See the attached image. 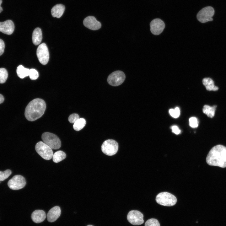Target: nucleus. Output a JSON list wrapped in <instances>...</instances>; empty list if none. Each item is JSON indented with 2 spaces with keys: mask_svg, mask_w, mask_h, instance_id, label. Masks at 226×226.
Returning a JSON list of instances; mask_svg holds the SVG:
<instances>
[{
  "mask_svg": "<svg viewBox=\"0 0 226 226\" xmlns=\"http://www.w3.org/2000/svg\"><path fill=\"white\" fill-rule=\"evenodd\" d=\"M8 77V73L6 69L3 68H0V83H4Z\"/></svg>",
  "mask_w": 226,
  "mask_h": 226,
  "instance_id": "b1692460",
  "label": "nucleus"
},
{
  "mask_svg": "<svg viewBox=\"0 0 226 226\" xmlns=\"http://www.w3.org/2000/svg\"><path fill=\"white\" fill-rule=\"evenodd\" d=\"M14 29L13 22L10 20H7L3 22H0V31L7 35L12 34Z\"/></svg>",
  "mask_w": 226,
  "mask_h": 226,
  "instance_id": "4468645a",
  "label": "nucleus"
},
{
  "mask_svg": "<svg viewBox=\"0 0 226 226\" xmlns=\"http://www.w3.org/2000/svg\"><path fill=\"white\" fill-rule=\"evenodd\" d=\"M42 31L39 28H36L32 33V39L33 44L37 45L41 42L42 39Z\"/></svg>",
  "mask_w": 226,
  "mask_h": 226,
  "instance_id": "a211bd4d",
  "label": "nucleus"
},
{
  "mask_svg": "<svg viewBox=\"0 0 226 226\" xmlns=\"http://www.w3.org/2000/svg\"><path fill=\"white\" fill-rule=\"evenodd\" d=\"M202 82L203 85L207 90L216 91L218 89V88L214 85L213 80L210 78H203Z\"/></svg>",
  "mask_w": 226,
  "mask_h": 226,
  "instance_id": "6ab92c4d",
  "label": "nucleus"
},
{
  "mask_svg": "<svg viewBox=\"0 0 226 226\" xmlns=\"http://www.w3.org/2000/svg\"><path fill=\"white\" fill-rule=\"evenodd\" d=\"M66 157V155L65 153L62 151L59 150L53 154L52 159L54 162L57 163L65 159Z\"/></svg>",
  "mask_w": 226,
  "mask_h": 226,
  "instance_id": "4be33fe9",
  "label": "nucleus"
},
{
  "mask_svg": "<svg viewBox=\"0 0 226 226\" xmlns=\"http://www.w3.org/2000/svg\"><path fill=\"white\" fill-rule=\"evenodd\" d=\"M65 10V6L62 4H57L52 8L51 12L54 17L60 18L63 14Z\"/></svg>",
  "mask_w": 226,
  "mask_h": 226,
  "instance_id": "f3484780",
  "label": "nucleus"
},
{
  "mask_svg": "<svg viewBox=\"0 0 226 226\" xmlns=\"http://www.w3.org/2000/svg\"><path fill=\"white\" fill-rule=\"evenodd\" d=\"M84 25L88 29L92 30H97L101 27L100 23L93 16H89L85 18L83 21Z\"/></svg>",
  "mask_w": 226,
  "mask_h": 226,
  "instance_id": "ddd939ff",
  "label": "nucleus"
},
{
  "mask_svg": "<svg viewBox=\"0 0 226 226\" xmlns=\"http://www.w3.org/2000/svg\"><path fill=\"white\" fill-rule=\"evenodd\" d=\"M79 118V116L78 114L73 113L69 116L68 120L70 123H74Z\"/></svg>",
  "mask_w": 226,
  "mask_h": 226,
  "instance_id": "c756f323",
  "label": "nucleus"
},
{
  "mask_svg": "<svg viewBox=\"0 0 226 226\" xmlns=\"http://www.w3.org/2000/svg\"><path fill=\"white\" fill-rule=\"evenodd\" d=\"M86 121L83 118H79L74 123L73 128L76 131L82 129L86 124Z\"/></svg>",
  "mask_w": 226,
  "mask_h": 226,
  "instance_id": "5701e85b",
  "label": "nucleus"
},
{
  "mask_svg": "<svg viewBox=\"0 0 226 226\" xmlns=\"http://www.w3.org/2000/svg\"><path fill=\"white\" fill-rule=\"evenodd\" d=\"M41 138L43 142L48 145L52 149H57L61 147V142L56 135L49 132L43 133Z\"/></svg>",
  "mask_w": 226,
  "mask_h": 226,
  "instance_id": "20e7f679",
  "label": "nucleus"
},
{
  "mask_svg": "<svg viewBox=\"0 0 226 226\" xmlns=\"http://www.w3.org/2000/svg\"><path fill=\"white\" fill-rule=\"evenodd\" d=\"M145 226H160V225L157 219L151 218L146 221Z\"/></svg>",
  "mask_w": 226,
  "mask_h": 226,
  "instance_id": "a878e982",
  "label": "nucleus"
},
{
  "mask_svg": "<svg viewBox=\"0 0 226 226\" xmlns=\"http://www.w3.org/2000/svg\"><path fill=\"white\" fill-rule=\"evenodd\" d=\"M36 55L40 62L43 65H46L49 58V54L46 44L42 43L40 45L36 51Z\"/></svg>",
  "mask_w": 226,
  "mask_h": 226,
  "instance_id": "1a4fd4ad",
  "label": "nucleus"
},
{
  "mask_svg": "<svg viewBox=\"0 0 226 226\" xmlns=\"http://www.w3.org/2000/svg\"><path fill=\"white\" fill-rule=\"evenodd\" d=\"M118 149V143L113 139H108L105 141L101 146L102 152L108 156H112L116 154Z\"/></svg>",
  "mask_w": 226,
  "mask_h": 226,
  "instance_id": "423d86ee",
  "label": "nucleus"
},
{
  "mask_svg": "<svg viewBox=\"0 0 226 226\" xmlns=\"http://www.w3.org/2000/svg\"><path fill=\"white\" fill-rule=\"evenodd\" d=\"M150 30L154 35L161 34L164 30L165 25L164 22L159 19L153 20L150 23Z\"/></svg>",
  "mask_w": 226,
  "mask_h": 226,
  "instance_id": "f8f14e48",
  "label": "nucleus"
},
{
  "mask_svg": "<svg viewBox=\"0 0 226 226\" xmlns=\"http://www.w3.org/2000/svg\"><path fill=\"white\" fill-rule=\"evenodd\" d=\"M206 162L210 165L226 167V147L221 145L213 147L207 155Z\"/></svg>",
  "mask_w": 226,
  "mask_h": 226,
  "instance_id": "f257e3e1",
  "label": "nucleus"
},
{
  "mask_svg": "<svg viewBox=\"0 0 226 226\" xmlns=\"http://www.w3.org/2000/svg\"><path fill=\"white\" fill-rule=\"evenodd\" d=\"M4 48V43L3 40L0 39V56L3 53Z\"/></svg>",
  "mask_w": 226,
  "mask_h": 226,
  "instance_id": "2f4dec72",
  "label": "nucleus"
},
{
  "mask_svg": "<svg viewBox=\"0 0 226 226\" xmlns=\"http://www.w3.org/2000/svg\"><path fill=\"white\" fill-rule=\"evenodd\" d=\"M61 213L60 208L56 206L51 208L48 212L47 218L50 222L55 221L60 216Z\"/></svg>",
  "mask_w": 226,
  "mask_h": 226,
  "instance_id": "2eb2a0df",
  "label": "nucleus"
},
{
  "mask_svg": "<svg viewBox=\"0 0 226 226\" xmlns=\"http://www.w3.org/2000/svg\"><path fill=\"white\" fill-rule=\"evenodd\" d=\"M46 104L44 100L36 98L31 101L26 107L24 112L26 119L34 121L40 118L44 114Z\"/></svg>",
  "mask_w": 226,
  "mask_h": 226,
  "instance_id": "f03ea898",
  "label": "nucleus"
},
{
  "mask_svg": "<svg viewBox=\"0 0 226 226\" xmlns=\"http://www.w3.org/2000/svg\"><path fill=\"white\" fill-rule=\"evenodd\" d=\"M30 69L25 68L22 65H19L17 67L16 72L18 77L23 78L29 76Z\"/></svg>",
  "mask_w": 226,
  "mask_h": 226,
  "instance_id": "412c9836",
  "label": "nucleus"
},
{
  "mask_svg": "<svg viewBox=\"0 0 226 226\" xmlns=\"http://www.w3.org/2000/svg\"><path fill=\"white\" fill-rule=\"evenodd\" d=\"M87 226H93V225H87Z\"/></svg>",
  "mask_w": 226,
  "mask_h": 226,
  "instance_id": "f704fd0d",
  "label": "nucleus"
},
{
  "mask_svg": "<svg viewBox=\"0 0 226 226\" xmlns=\"http://www.w3.org/2000/svg\"><path fill=\"white\" fill-rule=\"evenodd\" d=\"M170 116L174 118H178L180 115V110L178 107H175V109H171L169 110Z\"/></svg>",
  "mask_w": 226,
  "mask_h": 226,
  "instance_id": "bb28decb",
  "label": "nucleus"
},
{
  "mask_svg": "<svg viewBox=\"0 0 226 226\" xmlns=\"http://www.w3.org/2000/svg\"><path fill=\"white\" fill-rule=\"evenodd\" d=\"M2 3V0H0V13L3 11V9L1 7V4Z\"/></svg>",
  "mask_w": 226,
  "mask_h": 226,
  "instance_id": "72a5a7b5",
  "label": "nucleus"
},
{
  "mask_svg": "<svg viewBox=\"0 0 226 226\" xmlns=\"http://www.w3.org/2000/svg\"><path fill=\"white\" fill-rule=\"evenodd\" d=\"M143 216L140 211L133 210L128 213L127 218L128 222L133 225H140L144 223Z\"/></svg>",
  "mask_w": 226,
  "mask_h": 226,
  "instance_id": "9b49d317",
  "label": "nucleus"
},
{
  "mask_svg": "<svg viewBox=\"0 0 226 226\" xmlns=\"http://www.w3.org/2000/svg\"><path fill=\"white\" fill-rule=\"evenodd\" d=\"M29 76L31 79L35 80L38 77V73L35 69H31L30 70Z\"/></svg>",
  "mask_w": 226,
  "mask_h": 226,
  "instance_id": "cd10ccee",
  "label": "nucleus"
},
{
  "mask_svg": "<svg viewBox=\"0 0 226 226\" xmlns=\"http://www.w3.org/2000/svg\"><path fill=\"white\" fill-rule=\"evenodd\" d=\"M45 212L42 210H37L34 211L31 214V218L35 223H39L42 222L46 218Z\"/></svg>",
  "mask_w": 226,
  "mask_h": 226,
  "instance_id": "dca6fc26",
  "label": "nucleus"
},
{
  "mask_svg": "<svg viewBox=\"0 0 226 226\" xmlns=\"http://www.w3.org/2000/svg\"><path fill=\"white\" fill-rule=\"evenodd\" d=\"M4 100V98L1 94H0V104L2 103Z\"/></svg>",
  "mask_w": 226,
  "mask_h": 226,
  "instance_id": "473e14b6",
  "label": "nucleus"
},
{
  "mask_svg": "<svg viewBox=\"0 0 226 226\" xmlns=\"http://www.w3.org/2000/svg\"><path fill=\"white\" fill-rule=\"evenodd\" d=\"M12 172L9 170H7L3 172L0 171V181L7 179L11 174Z\"/></svg>",
  "mask_w": 226,
  "mask_h": 226,
  "instance_id": "393cba45",
  "label": "nucleus"
},
{
  "mask_svg": "<svg viewBox=\"0 0 226 226\" xmlns=\"http://www.w3.org/2000/svg\"><path fill=\"white\" fill-rule=\"evenodd\" d=\"M35 149L37 153L45 160H49L52 158L53 152L52 149L43 142H39L36 144Z\"/></svg>",
  "mask_w": 226,
  "mask_h": 226,
  "instance_id": "39448f33",
  "label": "nucleus"
},
{
  "mask_svg": "<svg viewBox=\"0 0 226 226\" xmlns=\"http://www.w3.org/2000/svg\"><path fill=\"white\" fill-rule=\"evenodd\" d=\"M171 129L172 130V132L176 135H178L181 133V130L177 126L174 125L172 126Z\"/></svg>",
  "mask_w": 226,
  "mask_h": 226,
  "instance_id": "7c9ffc66",
  "label": "nucleus"
},
{
  "mask_svg": "<svg viewBox=\"0 0 226 226\" xmlns=\"http://www.w3.org/2000/svg\"><path fill=\"white\" fill-rule=\"evenodd\" d=\"M189 122L190 126L192 128H196L198 126V121L195 117H193L190 118Z\"/></svg>",
  "mask_w": 226,
  "mask_h": 226,
  "instance_id": "c85d7f7f",
  "label": "nucleus"
},
{
  "mask_svg": "<svg viewBox=\"0 0 226 226\" xmlns=\"http://www.w3.org/2000/svg\"><path fill=\"white\" fill-rule=\"evenodd\" d=\"M216 107V105L211 106L209 105H205L203 108V112L206 114L208 117L212 118L214 116Z\"/></svg>",
  "mask_w": 226,
  "mask_h": 226,
  "instance_id": "aec40b11",
  "label": "nucleus"
},
{
  "mask_svg": "<svg viewBox=\"0 0 226 226\" xmlns=\"http://www.w3.org/2000/svg\"><path fill=\"white\" fill-rule=\"evenodd\" d=\"M214 13V10L213 8L211 6H207L200 10L198 13L196 17L199 21L205 23L213 21L212 18Z\"/></svg>",
  "mask_w": 226,
  "mask_h": 226,
  "instance_id": "0eeeda50",
  "label": "nucleus"
},
{
  "mask_svg": "<svg viewBox=\"0 0 226 226\" xmlns=\"http://www.w3.org/2000/svg\"><path fill=\"white\" fill-rule=\"evenodd\" d=\"M177 199L173 194L166 192L158 194L156 196V201L159 204L166 206H172L175 204Z\"/></svg>",
  "mask_w": 226,
  "mask_h": 226,
  "instance_id": "7ed1b4c3",
  "label": "nucleus"
},
{
  "mask_svg": "<svg viewBox=\"0 0 226 226\" xmlns=\"http://www.w3.org/2000/svg\"><path fill=\"white\" fill-rule=\"evenodd\" d=\"M124 73L121 71H116L111 73L108 77V83L113 86H116L121 84L125 79Z\"/></svg>",
  "mask_w": 226,
  "mask_h": 226,
  "instance_id": "6e6552de",
  "label": "nucleus"
},
{
  "mask_svg": "<svg viewBox=\"0 0 226 226\" xmlns=\"http://www.w3.org/2000/svg\"><path fill=\"white\" fill-rule=\"evenodd\" d=\"M26 184L24 178L19 175H14L8 183L9 187L13 190H18L24 188Z\"/></svg>",
  "mask_w": 226,
  "mask_h": 226,
  "instance_id": "9d476101",
  "label": "nucleus"
}]
</instances>
